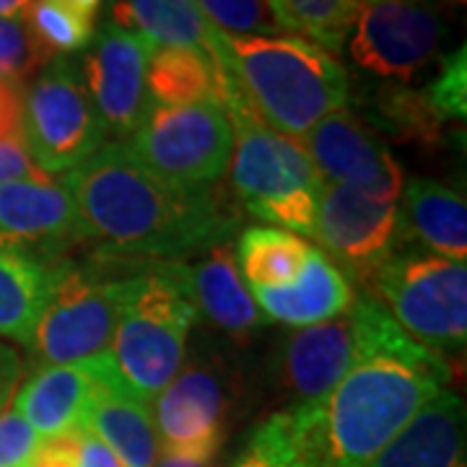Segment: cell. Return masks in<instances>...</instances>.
<instances>
[{"label":"cell","mask_w":467,"mask_h":467,"mask_svg":"<svg viewBox=\"0 0 467 467\" xmlns=\"http://www.w3.org/2000/svg\"><path fill=\"white\" fill-rule=\"evenodd\" d=\"M26 26L32 29L36 42L55 55L84 52L94 39V18L78 14L60 0H32L24 14Z\"/></svg>","instance_id":"obj_30"},{"label":"cell","mask_w":467,"mask_h":467,"mask_svg":"<svg viewBox=\"0 0 467 467\" xmlns=\"http://www.w3.org/2000/svg\"><path fill=\"white\" fill-rule=\"evenodd\" d=\"M216 451H169L164 450L153 467H213Z\"/></svg>","instance_id":"obj_40"},{"label":"cell","mask_w":467,"mask_h":467,"mask_svg":"<svg viewBox=\"0 0 467 467\" xmlns=\"http://www.w3.org/2000/svg\"><path fill=\"white\" fill-rule=\"evenodd\" d=\"M21 379V358L11 346L0 343V413L11 405Z\"/></svg>","instance_id":"obj_39"},{"label":"cell","mask_w":467,"mask_h":467,"mask_svg":"<svg viewBox=\"0 0 467 467\" xmlns=\"http://www.w3.org/2000/svg\"><path fill=\"white\" fill-rule=\"evenodd\" d=\"M216 66V63H213ZM218 101L232 122V184L250 216L291 234H315L322 177L296 138L265 128L232 78L216 67Z\"/></svg>","instance_id":"obj_4"},{"label":"cell","mask_w":467,"mask_h":467,"mask_svg":"<svg viewBox=\"0 0 467 467\" xmlns=\"http://www.w3.org/2000/svg\"><path fill=\"white\" fill-rule=\"evenodd\" d=\"M232 467H322L317 450V402L294 405L254 429Z\"/></svg>","instance_id":"obj_24"},{"label":"cell","mask_w":467,"mask_h":467,"mask_svg":"<svg viewBox=\"0 0 467 467\" xmlns=\"http://www.w3.org/2000/svg\"><path fill=\"white\" fill-rule=\"evenodd\" d=\"M153 45L107 24L84 50V84L107 133L133 135L150 112L146 70Z\"/></svg>","instance_id":"obj_13"},{"label":"cell","mask_w":467,"mask_h":467,"mask_svg":"<svg viewBox=\"0 0 467 467\" xmlns=\"http://www.w3.org/2000/svg\"><path fill=\"white\" fill-rule=\"evenodd\" d=\"M312 244L275 226H250L236 242V267L252 288H275L299 278Z\"/></svg>","instance_id":"obj_26"},{"label":"cell","mask_w":467,"mask_h":467,"mask_svg":"<svg viewBox=\"0 0 467 467\" xmlns=\"http://www.w3.org/2000/svg\"><path fill=\"white\" fill-rule=\"evenodd\" d=\"M184 281L198 315L223 333L250 335L254 327L267 322L254 304L252 291L244 285L229 242L211 247L192 265L184 263Z\"/></svg>","instance_id":"obj_21"},{"label":"cell","mask_w":467,"mask_h":467,"mask_svg":"<svg viewBox=\"0 0 467 467\" xmlns=\"http://www.w3.org/2000/svg\"><path fill=\"white\" fill-rule=\"evenodd\" d=\"M232 122L221 101L184 107H150L130 135L133 156L171 182L208 187L223 177L232 161Z\"/></svg>","instance_id":"obj_9"},{"label":"cell","mask_w":467,"mask_h":467,"mask_svg":"<svg viewBox=\"0 0 467 467\" xmlns=\"http://www.w3.org/2000/svg\"><path fill=\"white\" fill-rule=\"evenodd\" d=\"M52 60L24 18H0V78L24 84Z\"/></svg>","instance_id":"obj_31"},{"label":"cell","mask_w":467,"mask_h":467,"mask_svg":"<svg viewBox=\"0 0 467 467\" xmlns=\"http://www.w3.org/2000/svg\"><path fill=\"white\" fill-rule=\"evenodd\" d=\"M229 405V377L218 364L180 368L153 400L159 447L169 451H218Z\"/></svg>","instance_id":"obj_15"},{"label":"cell","mask_w":467,"mask_h":467,"mask_svg":"<svg viewBox=\"0 0 467 467\" xmlns=\"http://www.w3.org/2000/svg\"><path fill=\"white\" fill-rule=\"evenodd\" d=\"M379 304L413 340L436 353L467 343V267L439 254H392L377 273Z\"/></svg>","instance_id":"obj_7"},{"label":"cell","mask_w":467,"mask_h":467,"mask_svg":"<svg viewBox=\"0 0 467 467\" xmlns=\"http://www.w3.org/2000/svg\"><path fill=\"white\" fill-rule=\"evenodd\" d=\"M76 467H122L117 454L101 439L81 429L78 431V454H76Z\"/></svg>","instance_id":"obj_38"},{"label":"cell","mask_w":467,"mask_h":467,"mask_svg":"<svg viewBox=\"0 0 467 467\" xmlns=\"http://www.w3.org/2000/svg\"><path fill=\"white\" fill-rule=\"evenodd\" d=\"M47 294V265L16 252L0 250V335L32 343Z\"/></svg>","instance_id":"obj_27"},{"label":"cell","mask_w":467,"mask_h":467,"mask_svg":"<svg viewBox=\"0 0 467 467\" xmlns=\"http://www.w3.org/2000/svg\"><path fill=\"white\" fill-rule=\"evenodd\" d=\"M39 441L36 431L11 405L0 413V467H29Z\"/></svg>","instance_id":"obj_34"},{"label":"cell","mask_w":467,"mask_h":467,"mask_svg":"<svg viewBox=\"0 0 467 467\" xmlns=\"http://www.w3.org/2000/svg\"><path fill=\"white\" fill-rule=\"evenodd\" d=\"M211 57L232 78L252 115L285 138L306 135L346 107L350 81L333 52L296 36L211 34Z\"/></svg>","instance_id":"obj_3"},{"label":"cell","mask_w":467,"mask_h":467,"mask_svg":"<svg viewBox=\"0 0 467 467\" xmlns=\"http://www.w3.org/2000/svg\"><path fill=\"white\" fill-rule=\"evenodd\" d=\"M405 208L402 226H408L429 250L454 263L467 257V202L462 192L436 180H410L402 187Z\"/></svg>","instance_id":"obj_22"},{"label":"cell","mask_w":467,"mask_h":467,"mask_svg":"<svg viewBox=\"0 0 467 467\" xmlns=\"http://www.w3.org/2000/svg\"><path fill=\"white\" fill-rule=\"evenodd\" d=\"M358 322L353 304L343 315L319 325L301 327L281 350V382L296 398V405L325 400L356 358Z\"/></svg>","instance_id":"obj_17"},{"label":"cell","mask_w":467,"mask_h":467,"mask_svg":"<svg viewBox=\"0 0 467 467\" xmlns=\"http://www.w3.org/2000/svg\"><path fill=\"white\" fill-rule=\"evenodd\" d=\"M195 319L182 260L130 263L109 356L133 398L150 405L174 379Z\"/></svg>","instance_id":"obj_5"},{"label":"cell","mask_w":467,"mask_h":467,"mask_svg":"<svg viewBox=\"0 0 467 467\" xmlns=\"http://www.w3.org/2000/svg\"><path fill=\"white\" fill-rule=\"evenodd\" d=\"M84 242L88 232L66 184L52 180L0 184V250L52 265Z\"/></svg>","instance_id":"obj_12"},{"label":"cell","mask_w":467,"mask_h":467,"mask_svg":"<svg viewBox=\"0 0 467 467\" xmlns=\"http://www.w3.org/2000/svg\"><path fill=\"white\" fill-rule=\"evenodd\" d=\"M24 86L0 78V140L24 138Z\"/></svg>","instance_id":"obj_36"},{"label":"cell","mask_w":467,"mask_h":467,"mask_svg":"<svg viewBox=\"0 0 467 467\" xmlns=\"http://www.w3.org/2000/svg\"><path fill=\"white\" fill-rule=\"evenodd\" d=\"M405 229L398 201H384L356 187L325 184L317 205L315 234L325 254L356 278L374 273L392 257Z\"/></svg>","instance_id":"obj_11"},{"label":"cell","mask_w":467,"mask_h":467,"mask_svg":"<svg viewBox=\"0 0 467 467\" xmlns=\"http://www.w3.org/2000/svg\"><path fill=\"white\" fill-rule=\"evenodd\" d=\"M76 454H78V431L42 439L29 467H76Z\"/></svg>","instance_id":"obj_37"},{"label":"cell","mask_w":467,"mask_h":467,"mask_svg":"<svg viewBox=\"0 0 467 467\" xmlns=\"http://www.w3.org/2000/svg\"><path fill=\"white\" fill-rule=\"evenodd\" d=\"M299 143L325 184L356 187L384 201H400L405 187L400 164L371 128L346 107L319 119L309 133L301 135Z\"/></svg>","instance_id":"obj_14"},{"label":"cell","mask_w":467,"mask_h":467,"mask_svg":"<svg viewBox=\"0 0 467 467\" xmlns=\"http://www.w3.org/2000/svg\"><path fill=\"white\" fill-rule=\"evenodd\" d=\"M426 101L431 104L436 115L441 117L444 122L450 119H465L467 115V66H465V47L450 52L439 73L431 84L426 88H420Z\"/></svg>","instance_id":"obj_33"},{"label":"cell","mask_w":467,"mask_h":467,"mask_svg":"<svg viewBox=\"0 0 467 467\" xmlns=\"http://www.w3.org/2000/svg\"><path fill=\"white\" fill-rule=\"evenodd\" d=\"M367 467H465V402L444 387Z\"/></svg>","instance_id":"obj_18"},{"label":"cell","mask_w":467,"mask_h":467,"mask_svg":"<svg viewBox=\"0 0 467 467\" xmlns=\"http://www.w3.org/2000/svg\"><path fill=\"white\" fill-rule=\"evenodd\" d=\"M444 36L447 24L431 0H367L346 42L361 70L405 86L439 57Z\"/></svg>","instance_id":"obj_10"},{"label":"cell","mask_w":467,"mask_h":467,"mask_svg":"<svg viewBox=\"0 0 467 467\" xmlns=\"http://www.w3.org/2000/svg\"><path fill=\"white\" fill-rule=\"evenodd\" d=\"M97 254L130 263H167L226 244L239 213L208 187L171 182L143 167L128 143L101 146L66 174Z\"/></svg>","instance_id":"obj_1"},{"label":"cell","mask_w":467,"mask_h":467,"mask_svg":"<svg viewBox=\"0 0 467 467\" xmlns=\"http://www.w3.org/2000/svg\"><path fill=\"white\" fill-rule=\"evenodd\" d=\"M109 24L140 34L153 47H190L211 55L213 24L195 0H109Z\"/></svg>","instance_id":"obj_23"},{"label":"cell","mask_w":467,"mask_h":467,"mask_svg":"<svg viewBox=\"0 0 467 467\" xmlns=\"http://www.w3.org/2000/svg\"><path fill=\"white\" fill-rule=\"evenodd\" d=\"M202 16L218 32L234 36H270L281 29L275 26L265 0H195Z\"/></svg>","instance_id":"obj_32"},{"label":"cell","mask_w":467,"mask_h":467,"mask_svg":"<svg viewBox=\"0 0 467 467\" xmlns=\"http://www.w3.org/2000/svg\"><path fill=\"white\" fill-rule=\"evenodd\" d=\"M24 146L47 177L81 167L104 146L107 128L78 67L52 57L24 88Z\"/></svg>","instance_id":"obj_8"},{"label":"cell","mask_w":467,"mask_h":467,"mask_svg":"<svg viewBox=\"0 0 467 467\" xmlns=\"http://www.w3.org/2000/svg\"><path fill=\"white\" fill-rule=\"evenodd\" d=\"M60 3H66V5H70V8H76L78 14H84V16L94 18V21H97L101 3H104V0H60Z\"/></svg>","instance_id":"obj_42"},{"label":"cell","mask_w":467,"mask_h":467,"mask_svg":"<svg viewBox=\"0 0 467 467\" xmlns=\"http://www.w3.org/2000/svg\"><path fill=\"white\" fill-rule=\"evenodd\" d=\"M358 350L317 402V450L322 467H367L382 447L450 384L441 353L402 330L379 301L356 299Z\"/></svg>","instance_id":"obj_2"},{"label":"cell","mask_w":467,"mask_h":467,"mask_svg":"<svg viewBox=\"0 0 467 467\" xmlns=\"http://www.w3.org/2000/svg\"><path fill=\"white\" fill-rule=\"evenodd\" d=\"M130 260H57L47 265V294L29 348L45 367L78 364L109 350Z\"/></svg>","instance_id":"obj_6"},{"label":"cell","mask_w":467,"mask_h":467,"mask_svg":"<svg viewBox=\"0 0 467 467\" xmlns=\"http://www.w3.org/2000/svg\"><path fill=\"white\" fill-rule=\"evenodd\" d=\"M14 180H50L32 161L29 150L24 146V138L0 140V184Z\"/></svg>","instance_id":"obj_35"},{"label":"cell","mask_w":467,"mask_h":467,"mask_svg":"<svg viewBox=\"0 0 467 467\" xmlns=\"http://www.w3.org/2000/svg\"><path fill=\"white\" fill-rule=\"evenodd\" d=\"M265 319L291 327H309L343 315L356 301L348 278L317 247L309 250L306 265L296 281L275 288H250Z\"/></svg>","instance_id":"obj_19"},{"label":"cell","mask_w":467,"mask_h":467,"mask_svg":"<svg viewBox=\"0 0 467 467\" xmlns=\"http://www.w3.org/2000/svg\"><path fill=\"white\" fill-rule=\"evenodd\" d=\"M368 115L371 122L379 125V130L408 143L420 146H439L444 119L431 109L423 91H416L410 86L387 84L377 88L368 99Z\"/></svg>","instance_id":"obj_29"},{"label":"cell","mask_w":467,"mask_h":467,"mask_svg":"<svg viewBox=\"0 0 467 467\" xmlns=\"http://www.w3.org/2000/svg\"><path fill=\"white\" fill-rule=\"evenodd\" d=\"M281 32L296 34L322 50L340 52L367 0H265Z\"/></svg>","instance_id":"obj_28"},{"label":"cell","mask_w":467,"mask_h":467,"mask_svg":"<svg viewBox=\"0 0 467 467\" xmlns=\"http://www.w3.org/2000/svg\"><path fill=\"white\" fill-rule=\"evenodd\" d=\"M109 361V350H104L78 364L36 368L26 382L16 387L11 408L21 413L39 439L81 431Z\"/></svg>","instance_id":"obj_16"},{"label":"cell","mask_w":467,"mask_h":467,"mask_svg":"<svg viewBox=\"0 0 467 467\" xmlns=\"http://www.w3.org/2000/svg\"><path fill=\"white\" fill-rule=\"evenodd\" d=\"M81 429L115 451L122 467H153L159 457V434L150 408L125 389L115 361H109L107 377L88 405Z\"/></svg>","instance_id":"obj_20"},{"label":"cell","mask_w":467,"mask_h":467,"mask_svg":"<svg viewBox=\"0 0 467 467\" xmlns=\"http://www.w3.org/2000/svg\"><path fill=\"white\" fill-rule=\"evenodd\" d=\"M32 0H0V18H24Z\"/></svg>","instance_id":"obj_41"},{"label":"cell","mask_w":467,"mask_h":467,"mask_svg":"<svg viewBox=\"0 0 467 467\" xmlns=\"http://www.w3.org/2000/svg\"><path fill=\"white\" fill-rule=\"evenodd\" d=\"M146 88L156 107H184L218 101L213 57L190 47H153L146 70Z\"/></svg>","instance_id":"obj_25"}]
</instances>
